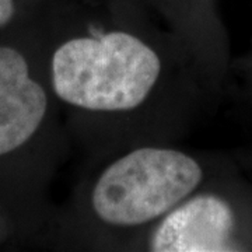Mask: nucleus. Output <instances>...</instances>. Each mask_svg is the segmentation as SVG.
Wrapping results in <instances>:
<instances>
[{"label":"nucleus","mask_w":252,"mask_h":252,"mask_svg":"<svg viewBox=\"0 0 252 252\" xmlns=\"http://www.w3.org/2000/svg\"><path fill=\"white\" fill-rule=\"evenodd\" d=\"M46 80L89 162L190 130L209 79L147 7L54 0Z\"/></svg>","instance_id":"f257e3e1"},{"label":"nucleus","mask_w":252,"mask_h":252,"mask_svg":"<svg viewBox=\"0 0 252 252\" xmlns=\"http://www.w3.org/2000/svg\"><path fill=\"white\" fill-rule=\"evenodd\" d=\"M17 13V0H0V28L9 26Z\"/></svg>","instance_id":"423d86ee"},{"label":"nucleus","mask_w":252,"mask_h":252,"mask_svg":"<svg viewBox=\"0 0 252 252\" xmlns=\"http://www.w3.org/2000/svg\"><path fill=\"white\" fill-rule=\"evenodd\" d=\"M154 17L177 36L209 80L217 72V23L212 0H142Z\"/></svg>","instance_id":"39448f33"},{"label":"nucleus","mask_w":252,"mask_h":252,"mask_svg":"<svg viewBox=\"0 0 252 252\" xmlns=\"http://www.w3.org/2000/svg\"><path fill=\"white\" fill-rule=\"evenodd\" d=\"M48 80L17 46L0 45V158L20 153L42 136L55 112Z\"/></svg>","instance_id":"20e7f679"},{"label":"nucleus","mask_w":252,"mask_h":252,"mask_svg":"<svg viewBox=\"0 0 252 252\" xmlns=\"http://www.w3.org/2000/svg\"><path fill=\"white\" fill-rule=\"evenodd\" d=\"M234 202L212 180L193 190L140 235L129 252H224L243 250Z\"/></svg>","instance_id":"7ed1b4c3"},{"label":"nucleus","mask_w":252,"mask_h":252,"mask_svg":"<svg viewBox=\"0 0 252 252\" xmlns=\"http://www.w3.org/2000/svg\"><path fill=\"white\" fill-rule=\"evenodd\" d=\"M209 180L206 157L178 142L137 144L90 162L62 213V244L73 251L129 252Z\"/></svg>","instance_id":"f03ea898"},{"label":"nucleus","mask_w":252,"mask_h":252,"mask_svg":"<svg viewBox=\"0 0 252 252\" xmlns=\"http://www.w3.org/2000/svg\"><path fill=\"white\" fill-rule=\"evenodd\" d=\"M91 4H101L109 6L114 9H136V7H146L142 0H84Z\"/></svg>","instance_id":"0eeeda50"}]
</instances>
